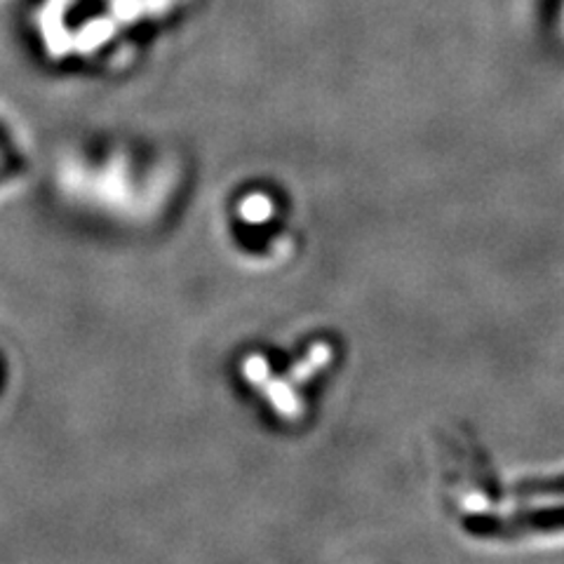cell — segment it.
Returning <instances> with one entry per match:
<instances>
[{
	"label": "cell",
	"instance_id": "1",
	"mask_svg": "<svg viewBox=\"0 0 564 564\" xmlns=\"http://www.w3.org/2000/svg\"><path fill=\"white\" fill-rule=\"evenodd\" d=\"M468 532L480 536H516L529 529H557L564 527V510H549V513H532L518 520L499 518H473L466 522Z\"/></svg>",
	"mask_w": 564,
	"mask_h": 564
}]
</instances>
